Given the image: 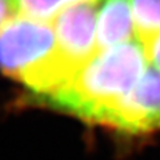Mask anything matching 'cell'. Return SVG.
<instances>
[{"instance_id": "ba28073f", "label": "cell", "mask_w": 160, "mask_h": 160, "mask_svg": "<svg viewBox=\"0 0 160 160\" xmlns=\"http://www.w3.org/2000/svg\"><path fill=\"white\" fill-rule=\"evenodd\" d=\"M148 62L152 67L160 71V33L144 43Z\"/></svg>"}, {"instance_id": "6da1fadb", "label": "cell", "mask_w": 160, "mask_h": 160, "mask_svg": "<svg viewBox=\"0 0 160 160\" xmlns=\"http://www.w3.org/2000/svg\"><path fill=\"white\" fill-rule=\"evenodd\" d=\"M148 66L146 47L138 38L99 49L63 87L42 102L103 126Z\"/></svg>"}, {"instance_id": "9c48e42d", "label": "cell", "mask_w": 160, "mask_h": 160, "mask_svg": "<svg viewBox=\"0 0 160 160\" xmlns=\"http://www.w3.org/2000/svg\"><path fill=\"white\" fill-rule=\"evenodd\" d=\"M12 15H15V9L11 4V0H0V26Z\"/></svg>"}, {"instance_id": "3957f363", "label": "cell", "mask_w": 160, "mask_h": 160, "mask_svg": "<svg viewBox=\"0 0 160 160\" xmlns=\"http://www.w3.org/2000/svg\"><path fill=\"white\" fill-rule=\"evenodd\" d=\"M103 126L128 133L151 132L160 128V71L151 64Z\"/></svg>"}, {"instance_id": "277c9868", "label": "cell", "mask_w": 160, "mask_h": 160, "mask_svg": "<svg viewBox=\"0 0 160 160\" xmlns=\"http://www.w3.org/2000/svg\"><path fill=\"white\" fill-rule=\"evenodd\" d=\"M98 6L99 2L73 4L52 20L59 53L76 69L99 51Z\"/></svg>"}, {"instance_id": "7a4b0ae2", "label": "cell", "mask_w": 160, "mask_h": 160, "mask_svg": "<svg viewBox=\"0 0 160 160\" xmlns=\"http://www.w3.org/2000/svg\"><path fill=\"white\" fill-rule=\"evenodd\" d=\"M0 69L40 100L78 71L59 53L52 22L15 13L0 26Z\"/></svg>"}, {"instance_id": "52a82bcc", "label": "cell", "mask_w": 160, "mask_h": 160, "mask_svg": "<svg viewBox=\"0 0 160 160\" xmlns=\"http://www.w3.org/2000/svg\"><path fill=\"white\" fill-rule=\"evenodd\" d=\"M100 0H11L15 13L52 22L58 15L73 4Z\"/></svg>"}, {"instance_id": "8992f818", "label": "cell", "mask_w": 160, "mask_h": 160, "mask_svg": "<svg viewBox=\"0 0 160 160\" xmlns=\"http://www.w3.org/2000/svg\"><path fill=\"white\" fill-rule=\"evenodd\" d=\"M136 38L146 43L160 33V0H131Z\"/></svg>"}, {"instance_id": "5b68a950", "label": "cell", "mask_w": 160, "mask_h": 160, "mask_svg": "<svg viewBox=\"0 0 160 160\" xmlns=\"http://www.w3.org/2000/svg\"><path fill=\"white\" fill-rule=\"evenodd\" d=\"M96 33L99 49L111 48L136 38L131 0H100Z\"/></svg>"}]
</instances>
